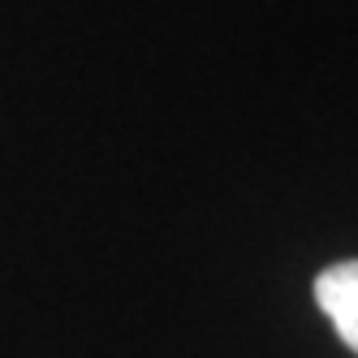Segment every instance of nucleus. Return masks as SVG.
<instances>
[{"label":"nucleus","instance_id":"f257e3e1","mask_svg":"<svg viewBox=\"0 0 358 358\" xmlns=\"http://www.w3.org/2000/svg\"><path fill=\"white\" fill-rule=\"evenodd\" d=\"M315 302L332 320L337 337L358 354V259L332 264L315 276Z\"/></svg>","mask_w":358,"mask_h":358}]
</instances>
